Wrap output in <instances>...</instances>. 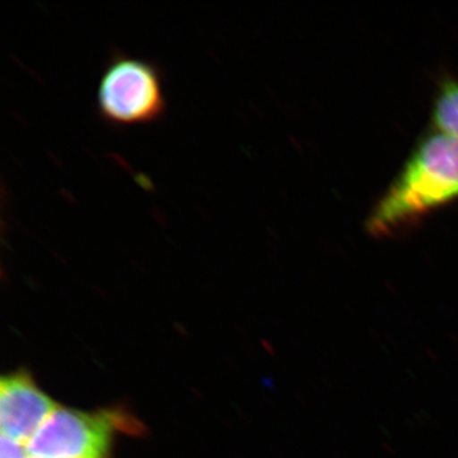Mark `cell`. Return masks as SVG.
Wrapping results in <instances>:
<instances>
[{
  "mask_svg": "<svg viewBox=\"0 0 458 458\" xmlns=\"http://www.w3.org/2000/svg\"><path fill=\"white\" fill-rule=\"evenodd\" d=\"M458 199V140L423 135L367 219L370 236L391 237Z\"/></svg>",
  "mask_w": 458,
  "mask_h": 458,
  "instance_id": "cell-1",
  "label": "cell"
},
{
  "mask_svg": "<svg viewBox=\"0 0 458 458\" xmlns=\"http://www.w3.org/2000/svg\"><path fill=\"white\" fill-rule=\"evenodd\" d=\"M167 110L164 75L150 62L116 54L105 66L98 89L101 119L117 128L150 125Z\"/></svg>",
  "mask_w": 458,
  "mask_h": 458,
  "instance_id": "cell-2",
  "label": "cell"
},
{
  "mask_svg": "<svg viewBox=\"0 0 458 458\" xmlns=\"http://www.w3.org/2000/svg\"><path fill=\"white\" fill-rule=\"evenodd\" d=\"M433 131L458 140V80L445 75L438 83L432 108Z\"/></svg>",
  "mask_w": 458,
  "mask_h": 458,
  "instance_id": "cell-3",
  "label": "cell"
},
{
  "mask_svg": "<svg viewBox=\"0 0 458 458\" xmlns=\"http://www.w3.org/2000/svg\"><path fill=\"white\" fill-rule=\"evenodd\" d=\"M0 458H74L69 456H62V454H50V456H30L18 450L17 447L12 445L11 443L0 441Z\"/></svg>",
  "mask_w": 458,
  "mask_h": 458,
  "instance_id": "cell-4",
  "label": "cell"
}]
</instances>
